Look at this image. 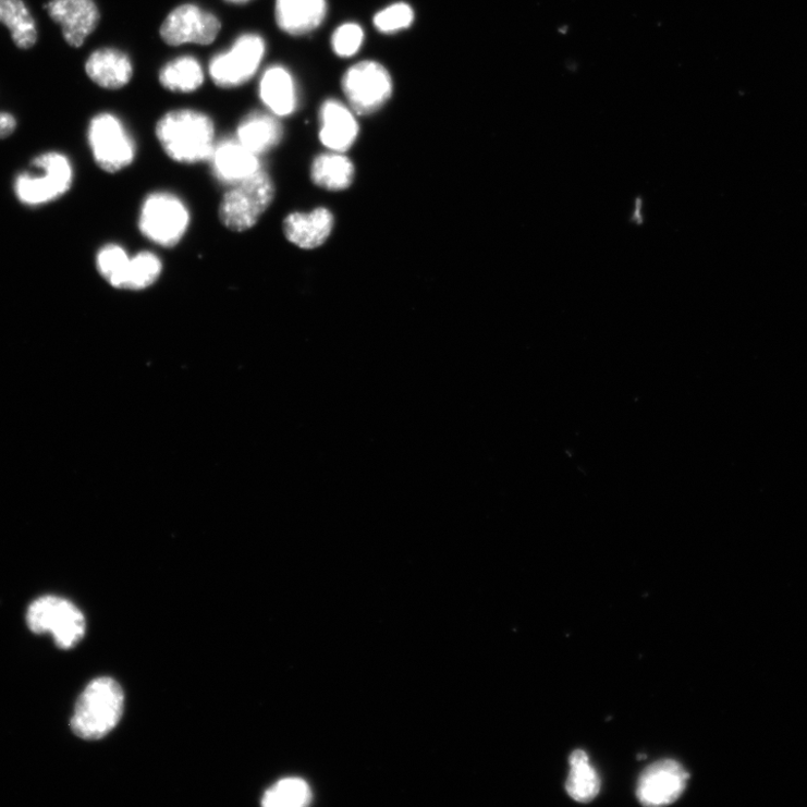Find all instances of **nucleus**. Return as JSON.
I'll list each match as a JSON object with an SVG mask.
<instances>
[{"instance_id":"nucleus-1","label":"nucleus","mask_w":807,"mask_h":807,"mask_svg":"<svg viewBox=\"0 0 807 807\" xmlns=\"http://www.w3.org/2000/svg\"><path fill=\"white\" fill-rule=\"evenodd\" d=\"M157 137L169 158L194 164L209 160L216 145L215 124L208 114L192 110H172L157 124Z\"/></svg>"},{"instance_id":"nucleus-2","label":"nucleus","mask_w":807,"mask_h":807,"mask_svg":"<svg viewBox=\"0 0 807 807\" xmlns=\"http://www.w3.org/2000/svg\"><path fill=\"white\" fill-rule=\"evenodd\" d=\"M122 686L110 677H98L84 689L71 719L73 733L86 741L107 736L123 717Z\"/></svg>"},{"instance_id":"nucleus-3","label":"nucleus","mask_w":807,"mask_h":807,"mask_svg":"<svg viewBox=\"0 0 807 807\" xmlns=\"http://www.w3.org/2000/svg\"><path fill=\"white\" fill-rule=\"evenodd\" d=\"M32 170L14 183L17 200L27 207L49 205L63 197L73 182V168L64 154L47 151L30 162Z\"/></svg>"},{"instance_id":"nucleus-4","label":"nucleus","mask_w":807,"mask_h":807,"mask_svg":"<svg viewBox=\"0 0 807 807\" xmlns=\"http://www.w3.org/2000/svg\"><path fill=\"white\" fill-rule=\"evenodd\" d=\"M274 196L271 176L260 170L225 192L219 207L220 220L232 232H247L271 206Z\"/></svg>"},{"instance_id":"nucleus-5","label":"nucleus","mask_w":807,"mask_h":807,"mask_svg":"<svg viewBox=\"0 0 807 807\" xmlns=\"http://www.w3.org/2000/svg\"><path fill=\"white\" fill-rule=\"evenodd\" d=\"M26 622L34 634L52 635L62 649L74 647L86 634V620L82 610L57 596H45L30 603Z\"/></svg>"},{"instance_id":"nucleus-6","label":"nucleus","mask_w":807,"mask_h":807,"mask_svg":"<svg viewBox=\"0 0 807 807\" xmlns=\"http://www.w3.org/2000/svg\"><path fill=\"white\" fill-rule=\"evenodd\" d=\"M188 223V209L180 198L168 192H157L145 199L138 222L142 234L163 247L179 244Z\"/></svg>"},{"instance_id":"nucleus-7","label":"nucleus","mask_w":807,"mask_h":807,"mask_svg":"<svg viewBox=\"0 0 807 807\" xmlns=\"http://www.w3.org/2000/svg\"><path fill=\"white\" fill-rule=\"evenodd\" d=\"M88 139L97 166L108 173L126 169L135 159V143L112 113L101 112L91 120Z\"/></svg>"},{"instance_id":"nucleus-8","label":"nucleus","mask_w":807,"mask_h":807,"mask_svg":"<svg viewBox=\"0 0 807 807\" xmlns=\"http://www.w3.org/2000/svg\"><path fill=\"white\" fill-rule=\"evenodd\" d=\"M264 38L254 33L241 35L232 48L215 56L209 64L210 78L220 88L232 89L248 83L264 59Z\"/></svg>"},{"instance_id":"nucleus-9","label":"nucleus","mask_w":807,"mask_h":807,"mask_svg":"<svg viewBox=\"0 0 807 807\" xmlns=\"http://www.w3.org/2000/svg\"><path fill=\"white\" fill-rule=\"evenodd\" d=\"M342 88L357 113L369 114L390 100L393 82L386 66L375 61H364L345 72Z\"/></svg>"},{"instance_id":"nucleus-10","label":"nucleus","mask_w":807,"mask_h":807,"mask_svg":"<svg viewBox=\"0 0 807 807\" xmlns=\"http://www.w3.org/2000/svg\"><path fill=\"white\" fill-rule=\"evenodd\" d=\"M221 30L219 19L195 4L173 10L161 26L162 40L172 47L183 45L209 46Z\"/></svg>"},{"instance_id":"nucleus-11","label":"nucleus","mask_w":807,"mask_h":807,"mask_svg":"<svg viewBox=\"0 0 807 807\" xmlns=\"http://www.w3.org/2000/svg\"><path fill=\"white\" fill-rule=\"evenodd\" d=\"M689 775L683 766L663 759L646 768L637 784V798L645 806H663L674 803L684 792Z\"/></svg>"},{"instance_id":"nucleus-12","label":"nucleus","mask_w":807,"mask_h":807,"mask_svg":"<svg viewBox=\"0 0 807 807\" xmlns=\"http://www.w3.org/2000/svg\"><path fill=\"white\" fill-rule=\"evenodd\" d=\"M45 10L61 27L65 42L75 49L85 45L100 21L94 0H50Z\"/></svg>"},{"instance_id":"nucleus-13","label":"nucleus","mask_w":807,"mask_h":807,"mask_svg":"<svg viewBox=\"0 0 807 807\" xmlns=\"http://www.w3.org/2000/svg\"><path fill=\"white\" fill-rule=\"evenodd\" d=\"M209 161L216 178L229 185L237 184L262 170L259 157L237 138L216 144Z\"/></svg>"},{"instance_id":"nucleus-14","label":"nucleus","mask_w":807,"mask_h":807,"mask_svg":"<svg viewBox=\"0 0 807 807\" xmlns=\"http://www.w3.org/2000/svg\"><path fill=\"white\" fill-rule=\"evenodd\" d=\"M85 69L93 83L108 90L125 87L132 81L134 73L130 57L112 48L94 51L86 61Z\"/></svg>"},{"instance_id":"nucleus-15","label":"nucleus","mask_w":807,"mask_h":807,"mask_svg":"<svg viewBox=\"0 0 807 807\" xmlns=\"http://www.w3.org/2000/svg\"><path fill=\"white\" fill-rule=\"evenodd\" d=\"M320 139L331 150L341 152L355 143L359 127L353 111L338 100H327L320 112Z\"/></svg>"},{"instance_id":"nucleus-16","label":"nucleus","mask_w":807,"mask_h":807,"mask_svg":"<svg viewBox=\"0 0 807 807\" xmlns=\"http://www.w3.org/2000/svg\"><path fill=\"white\" fill-rule=\"evenodd\" d=\"M333 217L330 211L319 208L310 213L295 212L284 221V234L294 245L303 249L321 246L330 236Z\"/></svg>"},{"instance_id":"nucleus-17","label":"nucleus","mask_w":807,"mask_h":807,"mask_svg":"<svg viewBox=\"0 0 807 807\" xmlns=\"http://www.w3.org/2000/svg\"><path fill=\"white\" fill-rule=\"evenodd\" d=\"M259 96L262 103L277 118L290 117L297 107L293 76L282 65H273L264 72L259 84Z\"/></svg>"},{"instance_id":"nucleus-18","label":"nucleus","mask_w":807,"mask_h":807,"mask_svg":"<svg viewBox=\"0 0 807 807\" xmlns=\"http://www.w3.org/2000/svg\"><path fill=\"white\" fill-rule=\"evenodd\" d=\"M326 0H277L279 27L290 35H304L318 28L326 19Z\"/></svg>"},{"instance_id":"nucleus-19","label":"nucleus","mask_w":807,"mask_h":807,"mask_svg":"<svg viewBox=\"0 0 807 807\" xmlns=\"http://www.w3.org/2000/svg\"><path fill=\"white\" fill-rule=\"evenodd\" d=\"M283 137V129L276 114L254 111L241 122L237 139L256 156L277 147Z\"/></svg>"},{"instance_id":"nucleus-20","label":"nucleus","mask_w":807,"mask_h":807,"mask_svg":"<svg viewBox=\"0 0 807 807\" xmlns=\"http://www.w3.org/2000/svg\"><path fill=\"white\" fill-rule=\"evenodd\" d=\"M0 24L8 27L19 49L29 50L37 44V25L24 0H0Z\"/></svg>"},{"instance_id":"nucleus-21","label":"nucleus","mask_w":807,"mask_h":807,"mask_svg":"<svg viewBox=\"0 0 807 807\" xmlns=\"http://www.w3.org/2000/svg\"><path fill=\"white\" fill-rule=\"evenodd\" d=\"M160 83L169 91L194 93L204 85L205 72L196 58L183 56L168 62L162 68Z\"/></svg>"},{"instance_id":"nucleus-22","label":"nucleus","mask_w":807,"mask_h":807,"mask_svg":"<svg viewBox=\"0 0 807 807\" xmlns=\"http://www.w3.org/2000/svg\"><path fill=\"white\" fill-rule=\"evenodd\" d=\"M600 778L590 765L589 757L584 750H575L570 757V774L566 781V792L576 802L588 803L600 792Z\"/></svg>"},{"instance_id":"nucleus-23","label":"nucleus","mask_w":807,"mask_h":807,"mask_svg":"<svg viewBox=\"0 0 807 807\" xmlns=\"http://www.w3.org/2000/svg\"><path fill=\"white\" fill-rule=\"evenodd\" d=\"M352 161L340 154H325L313 166L314 182L328 189L347 188L354 179Z\"/></svg>"},{"instance_id":"nucleus-24","label":"nucleus","mask_w":807,"mask_h":807,"mask_svg":"<svg viewBox=\"0 0 807 807\" xmlns=\"http://www.w3.org/2000/svg\"><path fill=\"white\" fill-rule=\"evenodd\" d=\"M313 792L309 785L301 779H284L268 788L261 799L266 807H302L309 805Z\"/></svg>"},{"instance_id":"nucleus-25","label":"nucleus","mask_w":807,"mask_h":807,"mask_svg":"<svg viewBox=\"0 0 807 807\" xmlns=\"http://www.w3.org/2000/svg\"><path fill=\"white\" fill-rule=\"evenodd\" d=\"M162 268L156 254L142 252L131 257L123 289L139 291L149 288L160 279Z\"/></svg>"},{"instance_id":"nucleus-26","label":"nucleus","mask_w":807,"mask_h":807,"mask_svg":"<svg viewBox=\"0 0 807 807\" xmlns=\"http://www.w3.org/2000/svg\"><path fill=\"white\" fill-rule=\"evenodd\" d=\"M131 257L127 252L114 244L102 247L97 255L99 274L112 286L123 289Z\"/></svg>"},{"instance_id":"nucleus-27","label":"nucleus","mask_w":807,"mask_h":807,"mask_svg":"<svg viewBox=\"0 0 807 807\" xmlns=\"http://www.w3.org/2000/svg\"><path fill=\"white\" fill-rule=\"evenodd\" d=\"M413 21L412 8L405 3H396L379 12L374 19V24L379 32L392 34L409 27Z\"/></svg>"},{"instance_id":"nucleus-28","label":"nucleus","mask_w":807,"mask_h":807,"mask_svg":"<svg viewBox=\"0 0 807 807\" xmlns=\"http://www.w3.org/2000/svg\"><path fill=\"white\" fill-rule=\"evenodd\" d=\"M364 42V30L355 23L339 26L332 36V48L337 56L351 58L362 48Z\"/></svg>"},{"instance_id":"nucleus-29","label":"nucleus","mask_w":807,"mask_h":807,"mask_svg":"<svg viewBox=\"0 0 807 807\" xmlns=\"http://www.w3.org/2000/svg\"><path fill=\"white\" fill-rule=\"evenodd\" d=\"M17 129V120L8 111H0V140L11 137Z\"/></svg>"},{"instance_id":"nucleus-30","label":"nucleus","mask_w":807,"mask_h":807,"mask_svg":"<svg viewBox=\"0 0 807 807\" xmlns=\"http://www.w3.org/2000/svg\"><path fill=\"white\" fill-rule=\"evenodd\" d=\"M225 2L242 5L250 2V0H225Z\"/></svg>"}]
</instances>
